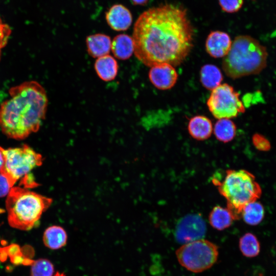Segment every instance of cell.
Returning <instances> with one entry per match:
<instances>
[{"label":"cell","instance_id":"cell-1","mask_svg":"<svg viewBox=\"0 0 276 276\" xmlns=\"http://www.w3.org/2000/svg\"><path fill=\"white\" fill-rule=\"evenodd\" d=\"M135 57L145 65L183 62L193 46L194 30L183 8L165 4L142 13L133 27Z\"/></svg>","mask_w":276,"mask_h":276},{"label":"cell","instance_id":"cell-2","mask_svg":"<svg viewBox=\"0 0 276 276\" xmlns=\"http://www.w3.org/2000/svg\"><path fill=\"white\" fill-rule=\"evenodd\" d=\"M9 94L0 105V128L8 137L23 140L37 132L44 120L47 93L38 82L29 81L11 87Z\"/></svg>","mask_w":276,"mask_h":276},{"label":"cell","instance_id":"cell-3","mask_svg":"<svg viewBox=\"0 0 276 276\" xmlns=\"http://www.w3.org/2000/svg\"><path fill=\"white\" fill-rule=\"evenodd\" d=\"M267 57L266 48L258 40L249 35H239L223 57L222 69L233 79L257 75L266 67Z\"/></svg>","mask_w":276,"mask_h":276},{"label":"cell","instance_id":"cell-4","mask_svg":"<svg viewBox=\"0 0 276 276\" xmlns=\"http://www.w3.org/2000/svg\"><path fill=\"white\" fill-rule=\"evenodd\" d=\"M52 202L51 198L20 187H13L6 200L8 223L13 228L30 230L37 224Z\"/></svg>","mask_w":276,"mask_h":276},{"label":"cell","instance_id":"cell-5","mask_svg":"<svg viewBox=\"0 0 276 276\" xmlns=\"http://www.w3.org/2000/svg\"><path fill=\"white\" fill-rule=\"evenodd\" d=\"M217 186L220 193L226 200L227 208L234 220L240 218L246 204L256 201L262 193L255 176L245 170H227L224 179Z\"/></svg>","mask_w":276,"mask_h":276},{"label":"cell","instance_id":"cell-6","mask_svg":"<svg viewBox=\"0 0 276 276\" xmlns=\"http://www.w3.org/2000/svg\"><path fill=\"white\" fill-rule=\"evenodd\" d=\"M0 150L4 157L0 173L7 179L11 188L20 177L42 164V155L26 144L7 149L0 147Z\"/></svg>","mask_w":276,"mask_h":276},{"label":"cell","instance_id":"cell-7","mask_svg":"<svg viewBox=\"0 0 276 276\" xmlns=\"http://www.w3.org/2000/svg\"><path fill=\"white\" fill-rule=\"evenodd\" d=\"M179 263L188 270L201 272L210 268L217 261V245L201 239L182 244L175 252Z\"/></svg>","mask_w":276,"mask_h":276},{"label":"cell","instance_id":"cell-8","mask_svg":"<svg viewBox=\"0 0 276 276\" xmlns=\"http://www.w3.org/2000/svg\"><path fill=\"white\" fill-rule=\"evenodd\" d=\"M239 96L240 94L233 86L227 83L221 84L212 90L206 105L216 119H231L245 111Z\"/></svg>","mask_w":276,"mask_h":276},{"label":"cell","instance_id":"cell-9","mask_svg":"<svg viewBox=\"0 0 276 276\" xmlns=\"http://www.w3.org/2000/svg\"><path fill=\"white\" fill-rule=\"evenodd\" d=\"M206 231V225L200 214H191L181 218L175 230L176 241L185 244L202 239Z\"/></svg>","mask_w":276,"mask_h":276},{"label":"cell","instance_id":"cell-10","mask_svg":"<svg viewBox=\"0 0 276 276\" xmlns=\"http://www.w3.org/2000/svg\"><path fill=\"white\" fill-rule=\"evenodd\" d=\"M148 77L151 83L156 88L167 90L175 85L178 74L174 66L164 63L151 67Z\"/></svg>","mask_w":276,"mask_h":276},{"label":"cell","instance_id":"cell-11","mask_svg":"<svg viewBox=\"0 0 276 276\" xmlns=\"http://www.w3.org/2000/svg\"><path fill=\"white\" fill-rule=\"evenodd\" d=\"M232 44L229 35L224 32L214 31L208 35L205 41V50L211 57H224L229 52Z\"/></svg>","mask_w":276,"mask_h":276},{"label":"cell","instance_id":"cell-12","mask_svg":"<svg viewBox=\"0 0 276 276\" xmlns=\"http://www.w3.org/2000/svg\"><path fill=\"white\" fill-rule=\"evenodd\" d=\"M105 18L109 26L117 31L127 30L132 22L130 11L121 4L113 5L106 13Z\"/></svg>","mask_w":276,"mask_h":276},{"label":"cell","instance_id":"cell-13","mask_svg":"<svg viewBox=\"0 0 276 276\" xmlns=\"http://www.w3.org/2000/svg\"><path fill=\"white\" fill-rule=\"evenodd\" d=\"M86 43L88 54L93 58H99L110 52L111 41L107 35L98 33L86 37Z\"/></svg>","mask_w":276,"mask_h":276},{"label":"cell","instance_id":"cell-14","mask_svg":"<svg viewBox=\"0 0 276 276\" xmlns=\"http://www.w3.org/2000/svg\"><path fill=\"white\" fill-rule=\"evenodd\" d=\"M191 136L197 140H204L210 137L213 127L210 119L205 116L197 115L191 118L188 126Z\"/></svg>","mask_w":276,"mask_h":276},{"label":"cell","instance_id":"cell-15","mask_svg":"<svg viewBox=\"0 0 276 276\" xmlns=\"http://www.w3.org/2000/svg\"><path fill=\"white\" fill-rule=\"evenodd\" d=\"M94 67L99 77L104 81L114 80L118 73L117 61L109 55L98 58L95 61Z\"/></svg>","mask_w":276,"mask_h":276},{"label":"cell","instance_id":"cell-16","mask_svg":"<svg viewBox=\"0 0 276 276\" xmlns=\"http://www.w3.org/2000/svg\"><path fill=\"white\" fill-rule=\"evenodd\" d=\"M111 50L117 58L120 60L129 59L134 52L132 37L125 34L117 35L111 41Z\"/></svg>","mask_w":276,"mask_h":276},{"label":"cell","instance_id":"cell-17","mask_svg":"<svg viewBox=\"0 0 276 276\" xmlns=\"http://www.w3.org/2000/svg\"><path fill=\"white\" fill-rule=\"evenodd\" d=\"M223 75L218 67L212 64L203 65L200 71V81L206 89L213 90L221 84Z\"/></svg>","mask_w":276,"mask_h":276},{"label":"cell","instance_id":"cell-18","mask_svg":"<svg viewBox=\"0 0 276 276\" xmlns=\"http://www.w3.org/2000/svg\"><path fill=\"white\" fill-rule=\"evenodd\" d=\"M67 236L63 228L58 225L49 227L44 231L43 242L47 247L58 249L65 245Z\"/></svg>","mask_w":276,"mask_h":276},{"label":"cell","instance_id":"cell-19","mask_svg":"<svg viewBox=\"0 0 276 276\" xmlns=\"http://www.w3.org/2000/svg\"><path fill=\"white\" fill-rule=\"evenodd\" d=\"M211 225L216 229L222 231L229 227L234 220L227 208L216 206L211 212L209 217Z\"/></svg>","mask_w":276,"mask_h":276},{"label":"cell","instance_id":"cell-20","mask_svg":"<svg viewBox=\"0 0 276 276\" xmlns=\"http://www.w3.org/2000/svg\"><path fill=\"white\" fill-rule=\"evenodd\" d=\"M214 134L220 142L227 143L231 141L236 133V126L230 119H218L213 128Z\"/></svg>","mask_w":276,"mask_h":276},{"label":"cell","instance_id":"cell-21","mask_svg":"<svg viewBox=\"0 0 276 276\" xmlns=\"http://www.w3.org/2000/svg\"><path fill=\"white\" fill-rule=\"evenodd\" d=\"M241 216L245 223L250 225L259 224L264 216L262 204L256 201L249 202L243 208Z\"/></svg>","mask_w":276,"mask_h":276},{"label":"cell","instance_id":"cell-22","mask_svg":"<svg viewBox=\"0 0 276 276\" xmlns=\"http://www.w3.org/2000/svg\"><path fill=\"white\" fill-rule=\"evenodd\" d=\"M240 250L242 255L248 258L258 256L260 251V245L255 235L247 233L242 236L239 243Z\"/></svg>","mask_w":276,"mask_h":276},{"label":"cell","instance_id":"cell-23","mask_svg":"<svg viewBox=\"0 0 276 276\" xmlns=\"http://www.w3.org/2000/svg\"><path fill=\"white\" fill-rule=\"evenodd\" d=\"M54 272V265L50 261L39 259L33 261L30 276H53Z\"/></svg>","mask_w":276,"mask_h":276},{"label":"cell","instance_id":"cell-24","mask_svg":"<svg viewBox=\"0 0 276 276\" xmlns=\"http://www.w3.org/2000/svg\"><path fill=\"white\" fill-rule=\"evenodd\" d=\"M222 11L233 13L239 11L242 8L244 0H218Z\"/></svg>","mask_w":276,"mask_h":276},{"label":"cell","instance_id":"cell-25","mask_svg":"<svg viewBox=\"0 0 276 276\" xmlns=\"http://www.w3.org/2000/svg\"><path fill=\"white\" fill-rule=\"evenodd\" d=\"M252 139L254 145L257 149L266 151L270 149L271 146L269 141L263 135L255 133Z\"/></svg>","mask_w":276,"mask_h":276},{"label":"cell","instance_id":"cell-26","mask_svg":"<svg viewBox=\"0 0 276 276\" xmlns=\"http://www.w3.org/2000/svg\"><path fill=\"white\" fill-rule=\"evenodd\" d=\"M11 30L9 26L4 24L0 18V59L2 49L7 43Z\"/></svg>","mask_w":276,"mask_h":276},{"label":"cell","instance_id":"cell-27","mask_svg":"<svg viewBox=\"0 0 276 276\" xmlns=\"http://www.w3.org/2000/svg\"><path fill=\"white\" fill-rule=\"evenodd\" d=\"M11 188L7 179L0 173V197L8 195Z\"/></svg>","mask_w":276,"mask_h":276},{"label":"cell","instance_id":"cell-28","mask_svg":"<svg viewBox=\"0 0 276 276\" xmlns=\"http://www.w3.org/2000/svg\"><path fill=\"white\" fill-rule=\"evenodd\" d=\"M131 1L134 5H144L148 3L149 0H131Z\"/></svg>","mask_w":276,"mask_h":276},{"label":"cell","instance_id":"cell-29","mask_svg":"<svg viewBox=\"0 0 276 276\" xmlns=\"http://www.w3.org/2000/svg\"><path fill=\"white\" fill-rule=\"evenodd\" d=\"M4 163V157L2 152L0 150V169L2 167Z\"/></svg>","mask_w":276,"mask_h":276},{"label":"cell","instance_id":"cell-30","mask_svg":"<svg viewBox=\"0 0 276 276\" xmlns=\"http://www.w3.org/2000/svg\"><path fill=\"white\" fill-rule=\"evenodd\" d=\"M53 276H65L64 273L57 272Z\"/></svg>","mask_w":276,"mask_h":276},{"label":"cell","instance_id":"cell-31","mask_svg":"<svg viewBox=\"0 0 276 276\" xmlns=\"http://www.w3.org/2000/svg\"><path fill=\"white\" fill-rule=\"evenodd\" d=\"M16 255H17V258H19V259L20 260V259H21V257H20V256H19V255L18 254H16ZM16 256L14 258H13L12 259V262H13V263H14V262H15V260H16ZM20 260L22 261L21 260Z\"/></svg>","mask_w":276,"mask_h":276}]
</instances>
